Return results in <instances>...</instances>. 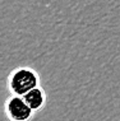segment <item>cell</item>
Returning <instances> with one entry per match:
<instances>
[{
  "instance_id": "obj_1",
  "label": "cell",
  "mask_w": 120,
  "mask_h": 121,
  "mask_svg": "<svg viewBox=\"0 0 120 121\" xmlns=\"http://www.w3.org/2000/svg\"><path fill=\"white\" fill-rule=\"evenodd\" d=\"M40 74L30 66H19L12 70L8 75L6 87L10 94L24 96L33 88L40 87Z\"/></svg>"
},
{
  "instance_id": "obj_2",
  "label": "cell",
  "mask_w": 120,
  "mask_h": 121,
  "mask_svg": "<svg viewBox=\"0 0 120 121\" xmlns=\"http://www.w3.org/2000/svg\"><path fill=\"white\" fill-rule=\"evenodd\" d=\"M5 115L9 121H30L33 117V111L26 103L22 96L10 94L4 104Z\"/></svg>"
},
{
  "instance_id": "obj_3",
  "label": "cell",
  "mask_w": 120,
  "mask_h": 121,
  "mask_svg": "<svg viewBox=\"0 0 120 121\" xmlns=\"http://www.w3.org/2000/svg\"><path fill=\"white\" fill-rule=\"evenodd\" d=\"M24 98L26 103L31 107V110L33 112H37V111H41L46 106V101H47V97H46V92L45 89L40 87H36L33 88L32 91H30L28 93H26L24 96H22Z\"/></svg>"
}]
</instances>
